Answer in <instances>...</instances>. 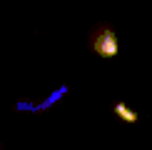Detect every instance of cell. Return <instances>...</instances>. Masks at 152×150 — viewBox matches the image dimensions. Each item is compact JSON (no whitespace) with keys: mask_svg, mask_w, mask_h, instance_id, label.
Instances as JSON below:
<instances>
[{"mask_svg":"<svg viewBox=\"0 0 152 150\" xmlns=\"http://www.w3.org/2000/svg\"><path fill=\"white\" fill-rule=\"evenodd\" d=\"M0 150H3V145H0Z\"/></svg>","mask_w":152,"mask_h":150,"instance_id":"277c9868","label":"cell"},{"mask_svg":"<svg viewBox=\"0 0 152 150\" xmlns=\"http://www.w3.org/2000/svg\"><path fill=\"white\" fill-rule=\"evenodd\" d=\"M112 110H115V115L120 118V120H125V123H130V125L140 120V115H137L135 110H130V108H127V105H125V103H117V105H115V108H112Z\"/></svg>","mask_w":152,"mask_h":150,"instance_id":"7a4b0ae2","label":"cell"},{"mask_svg":"<svg viewBox=\"0 0 152 150\" xmlns=\"http://www.w3.org/2000/svg\"><path fill=\"white\" fill-rule=\"evenodd\" d=\"M65 93H67V88H65V85H62V88H58V90H55L53 95H50V98L45 100V103H40V105H35V110H48L50 105H53V103H58V100H60L62 95H65Z\"/></svg>","mask_w":152,"mask_h":150,"instance_id":"3957f363","label":"cell"},{"mask_svg":"<svg viewBox=\"0 0 152 150\" xmlns=\"http://www.w3.org/2000/svg\"><path fill=\"white\" fill-rule=\"evenodd\" d=\"M92 50L100 55V58H115V55L120 53V40H117V33L112 28H107V25H102V28H97L92 33Z\"/></svg>","mask_w":152,"mask_h":150,"instance_id":"6da1fadb","label":"cell"}]
</instances>
